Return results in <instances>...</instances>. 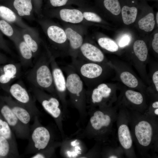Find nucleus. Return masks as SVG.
Here are the masks:
<instances>
[{
    "label": "nucleus",
    "instance_id": "obj_27",
    "mask_svg": "<svg viewBox=\"0 0 158 158\" xmlns=\"http://www.w3.org/2000/svg\"><path fill=\"white\" fill-rule=\"evenodd\" d=\"M138 24L140 30L147 32L152 31L155 24L154 14L152 12L149 13L140 19Z\"/></svg>",
    "mask_w": 158,
    "mask_h": 158
},
{
    "label": "nucleus",
    "instance_id": "obj_4",
    "mask_svg": "<svg viewBox=\"0 0 158 158\" xmlns=\"http://www.w3.org/2000/svg\"><path fill=\"white\" fill-rule=\"evenodd\" d=\"M30 91L35 99L54 119L62 139L66 137L63 126V122L66 117L59 99L43 90L32 86Z\"/></svg>",
    "mask_w": 158,
    "mask_h": 158
},
{
    "label": "nucleus",
    "instance_id": "obj_8",
    "mask_svg": "<svg viewBox=\"0 0 158 158\" xmlns=\"http://www.w3.org/2000/svg\"><path fill=\"white\" fill-rule=\"evenodd\" d=\"M50 66L52 73L55 89L62 107L64 116L68 115V103L66 99L67 90L66 78L62 70L59 66L55 60V58L51 54Z\"/></svg>",
    "mask_w": 158,
    "mask_h": 158
},
{
    "label": "nucleus",
    "instance_id": "obj_5",
    "mask_svg": "<svg viewBox=\"0 0 158 158\" xmlns=\"http://www.w3.org/2000/svg\"><path fill=\"white\" fill-rule=\"evenodd\" d=\"M38 116L34 117V122L30 126L28 143L25 154H35L45 148L54 141L51 131L40 123Z\"/></svg>",
    "mask_w": 158,
    "mask_h": 158
},
{
    "label": "nucleus",
    "instance_id": "obj_41",
    "mask_svg": "<svg viewBox=\"0 0 158 158\" xmlns=\"http://www.w3.org/2000/svg\"><path fill=\"white\" fill-rule=\"evenodd\" d=\"M156 23L158 26V12H157L156 14Z\"/></svg>",
    "mask_w": 158,
    "mask_h": 158
},
{
    "label": "nucleus",
    "instance_id": "obj_15",
    "mask_svg": "<svg viewBox=\"0 0 158 158\" xmlns=\"http://www.w3.org/2000/svg\"><path fill=\"white\" fill-rule=\"evenodd\" d=\"M112 65L117 72L120 80L125 86L130 89L138 90L145 88V85L129 70L121 66H117L114 64Z\"/></svg>",
    "mask_w": 158,
    "mask_h": 158
},
{
    "label": "nucleus",
    "instance_id": "obj_23",
    "mask_svg": "<svg viewBox=\"0 0 158 158\" xmlns=\"http://www.w3.org/2000/svg\"><path fill=\"white\" fill-rule=\"evenodd\" d=\"M13 6L20 16H30L32 9L31 0H14Z\"/></svg>",
    "mask_w": 158,
    "mask_h": 158
},
{
    "label": "nucleus",
    "instance_id": "obj_1",
    "mask_svg": "<svg viewBox=\"0 0 158 158\" xmlns=\"http://www.w3.org/2000/svg\"><path fill=\"white\" fill-rule=\"evenodd\" d=\"M62 67V70L66 75L67 92L69 95L71 104L79 113V118L77 125L78 126L83 125L84 126L88 116L85 84L71 65Z\"/></svg>",
    "mask_w": 158,
    "mask_h": 158
},
{
    "label": "nucleus",
    "instance_id": "obj_2",
    "mask_svg": "<svg viewBox=\"0 0 158 158\" xmlns=\"http://www.w3.org/2000/svg\"><path fill=\"white\" fill-rule=\"evenodd\" d=\"M51 54L47 50V54L41 56L32 68L26 73L25 77L32 86L43 90L58 98L50 66Z\"/></svg>",
    "mask_w": 158,
    "mask_h": 158
},
{
    "label": "nucleus",
    "instance_id": "obj_18",
    "mask_svg": "<svg viewBox=\"0 0 158 158\" xmlns=\"http://www.w3.org/2000/svg\"><path fill=\"white\" fill-rule=\"evenodd\" d=\"M69 46V54L72 58L77 57L80 47L84 42L82 36L70 27L65 30Z\"/></svg>",
    "mask_w": 158,
    "mask_h": 158
},
{
    "label": "nucleus",
    "instance_id": "obj_24",
    "mask_svg": "<svg viewBox=\"0 0 158 158\" xmlns=\"http://www.w3.org/2000/svg\"><path fill=\"white\" fill-rule=\"evenodd\" d=\"M138 10L135 6H124L121 8V13L124 24L129 25L134 23L136 19Z\"/></svg>",
    "mask_w": 158,
    "mask_h": 158
},
{
    "label": "nucleus",
    "instance_id": "obj_16",
    "mask_svg": "<svg viewBox=\"0 0 158 158\" xmlns=\"http://www.w3.org/2000/svg\"><path fill=\"white\" fill-rule=\"evenodd\" d=\"M134 133L140 145L147 147L151 144L153 135V129L149 122L144 120L140 121L135 126Z\"/></svg>",
    "mask_w": 158,
    "mask_h": 158
},
{
    "label": "nucleus",
    "instance_id": "obj_40",
    "mask_svg": "<svg viewBox=\"0 0 158 158\" xmlns=\"http://www.w3.org/2000/svg\"><path fill=\"white\" fill-rule=\"evenodd\" d=\"M152 107L154 108H158V101H156L154 102L152 104Z\"/></svg>",
    "mask_w": 158,
    "mask_h": 158
},
{
    "label": "nucleus",
    "instance_id": "obj_10",
    "mask_svg": "<svg viewBox=\"0 0 158 158\" xmlns=\"http://www.w3.org/2000/svg\"><path fill=\"white\" fill-rule=\"evenodd\" d=\"M47 35L56 50V56L69 54V46L65 30L56 25L49 26L47 30Z\"/></svg>",
    "mask_w": 158,
    "mask_h": 158
},
{
    "label": "nucleus",
    "instance_id": "obj_13",
    "mask_svg": "<svg viewBox=\"0 0 158 158\" xmlns=\"http://www.w3.org/2000/svg\"><path fill=\"white\" fill-rule=\"evenodd\" d=\"M20 63H9L0 65V87L8 92L13 82L20 76Z\"/></svg>",
    "mask_w": 158,
    "mask_h": 158
},
{
    "label": "nucleus",
    "instance_id": "obj_32",
    "mask_svg": "<svg viewBox=\"0 0 158 158\" xmlns=\"http://www.w3.org/2000/svg\"><path fill=\"white\" fill-rule=\"evenodd\" d=\"M22 38L32 50L33 57L36 56L39 50V42L27 33H24Z\"/></svg>",
    "mask_w": 158,
    "mask_h": 158
},
{
    "label": "nucleus",
    "instance_id": "obj_11",
    "mask_svg": "<svg viewBox=\"0 0 158 158\" xmlns=\"http://www.w3.org/2000/svg\"><path fill=\"white\" fill-rule=\"evenodd\" d=\"M133 63L142 78L149 84L150 82L145 69L148 54L146 43L142 40H135L133 45Z\"/></svg>",
    "mask_w": 158,
    "mask_h": 158
},
{
    "label": "nucleus",
    "instance_id": "obj_35",
    "mask_svg": "<svg viewBox=\"0 0 158 158\" xmlns=\"http://www.w3.org/2000/svg\"><path fill=\"white\" fill-rule=\"evenodd\" d=\"M130 40V37L128 35H124L119 40L118 46L120 47H125L129 43Z\"/></svg>",
    "mask_w": 158,
    "mask_h": 158
},
{
    "label": "nucleus",
    "instance_id": "obj_44",
    "mask_svg": "<svg viewBox=\"0 0 158 158\" xmlns=\"http://www.w3.org/2000/svg\"></svg>",
    "mask_w": 158,
    "mask_h": 158
},
{
    "label": "nucleus",
    "instance_id": "obj_37",
    "mask_svg": "<svg viewBox=\"0 0 158 158\" xmlns=\"http://www.w3.org/2000/svg\"><path fill=\"white\" fill-rule=\"evenodd\" d=\"M152 46L153 50L157 54L158 53V33H155L152 42Z\"/></svg>",
    "mask_w": 158,
    "mask_h": 158
},
{
    "label": "nucleus",
    "instance_id": "obj_6",
    "mask_svg": "<svg viewBox=\"0 0 158 158\" xmlns=\"http://www.w3.org/2000/svg\"><path fill=\"white\" fill-rule=\"evenodd\" d=\"M116 86L112 84L101 83L86 90L87 109L98 106H106Z\"/></svg>",
    "mask_w": 158,
    "mask_h": 158
},
{
    "label": "nucleus",
    "instance_id": "obj_33",
    "mask_svg": "<svg viewBox=\"0 0 158 158\" xmlns=\"http://www.w3.org/2000/svg\"><path fill=\"white\" fill-rule=\"evenodd\" d=\"M0 30L5 35L11 37L14 34V30L10 24L4 20H0Z\"/></svg>",
    "mask_w": 158,
    "mask_h": 158
},
{
    "label": "nucleus",
    "instance_id": "obj_21",
    "mask_svg": "<svg viewBox=\"0 0 158 158\" xmlns=\"http://www.w3.org/2000/svg\"><path fill=\"white\" fill-rule=\"evenodd\" d=\"M0 157H9L13 158L20 157L18 148L5 138L0 136Z\"/></svg>",
    "mask_w": 158,
    "mask_h": 158
},
{
    "label": "nucleus",
    "instance_id": "obj_9",
    "mask_svg": "<svg viewBox=\"0 0 158 158\" xmlns=\"http://www.w3.org/2000/svg\"><path fill=\"white\" fill-rule=\"evenodd\" d=\"M60 147V154L64 158H80L87 151L81 139L71 136L63 139Z\"/></svg>",
    "mask_w": 158,
    "mask_h": 158
},
{
    "label": "nucleus",
    "instance_id": "obj_34",
    "mask_svg": "<svg viewBox=\"0 0 158 158\" xmlns=\"http://www.w3.org/2000/svg\"><path fill=\"white\" fill-rule=\"evenodd\" d=\"M84 18L90 22L100 23L102 21L101 17L96 13L90 11L83 12Z\"/></svg>",
    "mask_w": 158,
    "mask_h": 158
},
{
    "label": "nucleus",
    "instance_id": "obj_19",
    "mask_svg": "<svg viewBox=\"0 0 158 158\" xmlns=\"http://www.w3.org/2000/svg\"><path fill=\"white\" fill-rule=\"evenodd\" d=\"M13 41L18 51L20 56V62L24 67L32 66L33 53L31 49L23 38L14 37Z\"/></svg>",
    "mask_w": 158,
    "mask_h": 158
},
{
    "label": "nucleus",
    "instance_id": "obj_7",
    "mask_svg": "<svg viewBox=\"0 0 158 158\" xmlns=\"http://www.w3.org/2000/svg\"><path fill=\"white\" fill-rule=\"evenodd\" d=\"M8 93L14 100L26 108L33 118L41 115L36 105L35 99L21 82L12 84Z\"/></svg>",
    "mask_w": 158,
    "mask_h": 158
},
{
    "label": "nucleus",
    "instance_id": "obj_14",
    "mask_svg": "<svg viewBox=\"0 0 158 158\" xmlns=\"http://www.w3.org/2000/svg\"><path fill=\"white\" fill-rule=\"evenodd\" d=\"M77 58L88 62L98 63L109 62L99 48L88 42H84L79 49Z\"/></svg>",
    "mask_w": 158,
    "mask_h": 158
},
{
    "label": "nucleus",
    "instance_id": "obj_12",
    "mask_svg": "<svg viewBox=\"0 0 158 158\" xmlns=\"http://www.w3.org/2000/svg\"><path fill=\"white\" fill-rule=\"evenodd\" d=\"M0 111L16 137L21 139H28L30 127L22 123L6 104L1 107Z\"/></svg>",
    "mask_w": 158,
    "mask_h": 158
},
{
    "label": "nucleus",
    "instance_id": "obj_30",
    "mask_svg": "<svg viewBox=\"0 0 158 158\" xmlns=\"http://www.w3.org/2000/svg\"><path fill=\"white\" fill-rule=\"evenodd\" d=\"M0 17L10 23H16L18 21L15 13L9 8L4 6H0Z\"/></svg>",
    "mask_w": 158,
    "mask_h": 158
},
{
    "label": "nucleus",
    "instance_id": "obj_39",
    "mask_svg": "<svg viewBox=\"0 0 158 158\" xmlns=\"http://www.w3.org/2000/svg\"><path fill=\"white\" fill-rule=\"evenodd\" d=\"M7 57L4 54L0 53V65L8 62Z\"/></svg>",
    "mask_w": 158,
    "mask_h": 158
},
{
    "label": "nucleus",
    "instance_id": "obj_26",
    "mask_svg": "<svg viewBox=\"0 0 158 158\" xmlns=\"http://www.w3.org/2000/svg\"><path fill=\"white\" fill-rule=\"evenodd\" d=\"M61 141H54L49 146L34 154L31 158H48L52 157L54 155L56 150L60 147Z\"/></svg>",
    "mask_w": 158,
    "mask_h": 158
},
{
    "label": "nucleus",
    "instance_id": "obj_3",
    "mask_svg": "<svg viewBox=\"0 0 158 158\" xmlns=\"http://www.w3.org/2000/svg\"><path fill=\"white\" fill-rule=\"evenodd\" d=\"M79 75L87 89L92 88L108 77L112 68L111 63H98L72 58L70 64Z\"/></svg>",
    "mask_w": 158,
    "mask_h": 158
},
{
    "label": "nucleus",
    "instance_id": "obj_42",
    "mask_svg": "<svg viewBox=\"0 0 158 158\" xmlns=\"http://www.w3.org/2000/svg\"><path fill=\"white\" fill-rule=\"evenodd\" d=\"M154 113L156 115H158V108L155 109L154 111Z\"/></svg>",
    "mask_w": 158,
    "mask_h": 158
},
{
    "label": "nucleus",
    "instance_id": "obj_22",
    "mask_svg": "<svg viewBox=\"0 0 158 158\" xmlns=\"http://www.w3.org/2000/svg\"><path fill=\"white\" fill-rule=\"evenodd\" d=\"M118 133V140L122 146L125 150L130 149L132 145L133 140L128 126L125 124L121 125Z\"/></svg>",
    "mask_w": 158,
    "mask_h": 158
},
{
    "label": "nucleus",
    "instance_id": "obj_28",
    "mask_svg": "<svg viewBox=\"0 0 158 158\" xmlns=\"http://www.w3.org/2000/svg\"><path fill=\"white\" fill-rule=\"evenodd\" d=\"M124 96L128 102L135 105H141L144 101L143 96L141 92L131 89H127L125 91Z\"/></svg>",
    "mask_w": 158,
    "mask_h": 158
},
{
    "label": "nucleus",
    "instance_id": "obj_29",
    "mask_svg": "<svg viewBox=\"0 0 158 158\" xmlns=\"http://www.w3.org/2000/svg\"><path fill=\"white\" fill-rule=\"evenodd\" d=\"M97 42L100 47L103 49L111 52H115L118 50V46L112 40L105 37L99 38Z\"/></svg>",
    "mask_w": 158,
    "mask_h": 158
},
{
    "label": "nucleus",
    "instance_id": "obj_43",
    "mask_svg": "<svg viewBox=\"0 0 158 158\" xmlns=\"http://www.w3.org/2000/svg\"><path fill=\"white\" fill-rule=\"evenodd\" d=\"M108 158H118L117 156L115 155H111Z\"/></svg>",
    "mask_w": 158,
    "mask_h": 158
},
{
    "label": "nucleus",
    "instance_id": "obj_31",
    "mask_svg": "<svg viewBox=\"0 0 158 158\" xmlns=\"http://www.w3.org/2000/svg\"><path fill=\"white\" fill-rule=\"evenodd\" d=\"M103 4L106 9L115 16L121 13V7L118 0H104Z\"/></svg>",
    "mask_w": 158,
    "mask_h": 158
},
{
    "label": "nucleus",
    "instance_id": "obj_36",
    "mask_svg": "<svg viewBox=\"0 0 158 158\" xmlns=\"http://www.w3.org/2000/svg\"><path fill=\"white\" fill-rule=\"evenodd\" d=\"M152 84L155 87L157 92H158V71L156 70L153 73L152 76Z\"/></svg>",
    "mask_w": 158,
    "mask_h": 158
},
{
    "label": "nucleus",
    "instance_id": "obj_25",
    "mask_svg": "<svg viewBox=\"0 0 158 158\" xmlns=\"http://www.w3.org/2000/svg\"><path fill=\"white\" fill-rule=\"evenodd\" d=\"M12 130L7 122L0 118V136L5 138L18 148L14 133Z\"/></svg>",
    "mask_w": 158,
    "mask_h": 158
},
{
    "label": "nucleus",
    "instance_id": "obj_20",
    "mask_svg": "<svg viewBox=\"0 0 158 158\" xmlns=\"http://www.w3.org/2000/svg\"><path fill=\"white\" fill-rule=\"evenodd\" d=\"M59 15L63 21L73 24L80 23L84 19L83 12L75 9H61L59 11Z\"/></svg>",
    "mask_w": 158,
    "mask_h": 158
},
{
    "label": "nucleus",
    "instance_id": "obj_17",
    "mask_svg": "<svg viewBox=\"0 0 158 158\" xmlns=\"http://www.w3.org/2000/svg\"><path fill=\"white\" fill-rule=\"evenodd\" d=\"M2 98L22 123L27 126L30 127L29 123L32 117L29 111L14 100L10 96L3 97Z\"/></svg>",
    "mask_w": 158,
    "mask_h": 158
},
{
    "label": "nucleus",
    "instance_id": "obj_38",
    "mask_svg": "<svg viewBox=\"0 0 158 158\" xmlns=\"http://www.w3.org/2000/svg\"><path fill=\"white\" fill-rule=\"evenodd\" d=\"M68 0H50L51 4L54 7H59L65 5Z\"/></svg>",
    "mask_w": 158,
    "mask_h": 158
}]
</instances>
